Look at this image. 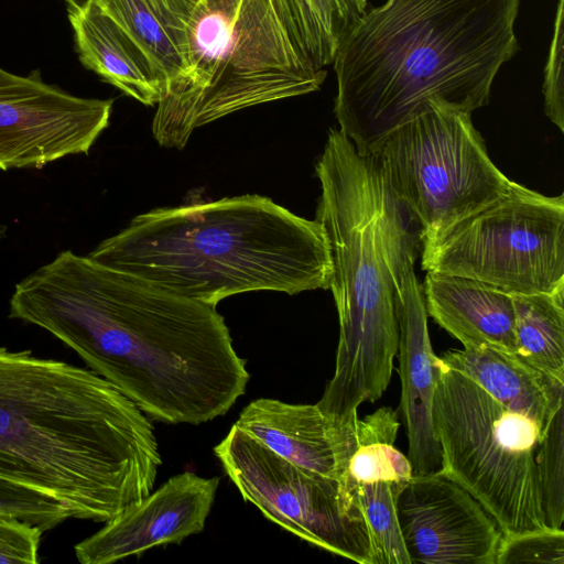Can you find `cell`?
Here are the masks:
<instances>
[{
    "mask_svg": "<svg viewBox=\"0 0 564 564\" xmlns=\"http://www.w3.org/2000/svg\"><path fill=\"white\" fill-rule=\"evenodd\" d=\"M9 316L55 336L159 422L225 415L250 379L216 306L70 250L15 284Z\"/></svg>",
    "mask_w": 564,
    "mask_h": 564,
    "instance_id": "obj_1",
    "label": "cell"
},
{
    "mask_svg": "<svg viewBox=\"0 0 564 564\" xmlns=\"http://www.w3.org/2000/svg\"><path fill=\"white\" fill-rule=\"evenodd\" d=\"M149 417L93 370L0 347V477L107 522L152 492Z\"/></svg>",
    "mask_w": 564,
    "mask_h": 564,
    "instance_id": "obj_2",
    "label": "cell"
},
{
    "mask_svg": "<svg viewBox=\"0 0 564 564\" xmlns=\"http://www.w3.org/2000/svg\"><path fill=\"white\" fill-rule=\"evenodd\" d=\"M520 0H387L365 11L333 59L334 113L361 154L431 105L471 113L489 102L519 50Z\"/></svg>",
    "mask_w": 564,
    "mask_h": 564,
    "instance_id": "obj_3",
    "label": "cell"
},
{
    "mask_svg": "<svg viewBox=\"0 0 564 564\" xmlns=\"http://www.w3.org/2000/svg\"><path fill=\"white\" fill-rule=\"evenodd\" d=\"M87 257L212 306L246 292L327 290L333 278L322 225L258 194L139 214Z\"/></svg>",
    "mask_w": 564,
    "mask_h": 564,
    "instance_id": "obj_4",
    "label": "cell"
},
{
    "mask_svg": "<svg viewBox=\"0 0 564 564\" xmlns=\"http://www.w3.org/2000/svg\"><path fill=\"white\" fill-rule=\"evenodd\" d=\"M315 173L321 185L315 219L328 240L339 340L335 373L316 403L337 426L388 388L399 349L394 285L387 259L382 209L387 178L373 154L359 153L330 128Z\"/></svg>",
    "mask_w": 564,
    "mask_h": 564,
    "instance_id": "obj_5",
    "label": "cell"
},
{
    "mask_svg": "<svg viewBox=\"0 0 564 564\" xmlns=\"http://www.w3.org/2000/svg\"><path fill=\"white\" fill-rule=\"evenodd\" d=\"M325 77L299 54L271 0H200L186 70L156 105L152 134L161 147L181 150L195 129L316 91Z\"/></svg>",
    "mask_w": 564,
    "mask_h": 564,
    "instance_id": "obj_6",
    "label": "cell"
},
{
    "mask_svg": "<svg viewBox=\"0 0 564 564\" xmlns=\"http://www.w3.org/2000/svg\"><path fill=\"white\" fill-rule=\"evenodd\" d=\"M442 473L490 513L502 534L546 527L535 455L542 434L442 362L432 402Z\"/></svg>",
    "mask_w": 564,
    "mask_h": 564,
    "instance_id": "obj_7",
    "label": "cell"
},
{
    "mask_svg": "<svg viewBox=\"0 0 564 564\" xmlns=\"http://www.w3.org/2000/svg\"><path fill=\"white\" fill-rule=\"evenodd\" d=\"M421 268L508 294L550 292L564 283V195L513 181L501 196L421 239Z\"/></svg>",
    "mask_w": 564,
    "mask_h": 564,
    "instance_id": "obj_8",
    "label": "cell"
},
{
    "mask_svg": "<svg viewBox=\"0 0 564 564\" xmlns=\"http://www.w3.org/2000/svg\"><path fill=\"white\" fill-rule=\"evenodd\" d=\"M471 113L431 105L388 133L370 154L420 229V241L505 194Z\"/></svg>",
    "mask_w": 564,
    "mask_h": 564,
    "instance_id": "obj_9",
    "label": "cell"
},
{
    "mask_svg": "<svg viewBox=\"0 0 564 564\" xmlns=\"http://www.w3.org/2000/svg\"><path fill=\"white\" fill-rule=\"evenodd\" d=\"M214 452L242 498L265 518L317 547L370 564L364 517L346 508L336 479L286 462L236 424Z\"/></svg>",
    "mask_w": 564,
    "mask_h": 564,
    "instance_id": "obj_10",
    "label": "cell"
},
{
    "mask_svg": "<svg viewBox=\"0 0 564 564\" xmlns=\"http://www.w3.org/2000/svg\"><path fill=\"white\" fill-rule=\"evenodd\" d=\"M382 227L399 326L400 412L409 441L406 457L412 476H426L443 467L432 416L442 360L431 345L423 290L414 272L421 250L420 232L394 202H388L383 207Z\"/></svg>",
    "mask_w": 564,
    "mask_h": 564,
    "instance_id": "obj_11",
    "label": "cell"
},
{
    "mask_svg": "<svg viewBox=\"0 0 564 564\" xmlns=\"http://www.w3.org/2000/svg\"><path fill=\"white\" fill-rule=\"evenodd\" d=\"M112 99L84 98L0 67V170L42 169L88 154L109 126Z\"/></svg>",
    "mask_w": 564,
    "mask_h": 564,
    "instance_id": "obj_12",
    "label": "cell"
},
{
    "mask_svg": "<svg viewBox=\"0 0 564 564\" xmlns=\"http://www.w3.org/2000/svg\"><path fill=\"white\" fill-rule=\"evenodd\" d=\"M394 507L411 564H496L499 524L441 470L397 486Z\"/></svg>",
    "mask_w": 564,
    "mask_h": 564,
    "instance_id": "obj_13",
    "label": "cell"
},
{
    "mask_svg": "<svg viewBox=\"0 0 564 564\" xmlns=\"http://www.w3.org/2000/svg\"><path fill=\"white\" fill-rule=\"evenodd\" d=\"M218 486V477L191 471L171 477L76 544L77 560L82 564H110L155 546L180 544L204 530Z\"/></svg>",
    "mask_w": 564,
    "mask_h": 564,
    "instance_id": "obj_14",
    "label": "cell"
},
{
    "mask_svg": "<svg viewBox=\"0 0 564 564\" xmlns=\"http://www.w3.org/2000/svg\"><path fill=\"white\" fill-rule=\"evenodd\" d=\"M235 424L286 462L336 480L339 454L351 429V424H332L316 404L269 398L251 401Z\"/></svg>",
    "mask_w": 564,
    "mask_h": 564,
    "instance_id": "obj_15",
    "label": "cell"
},
{
    "mask_svg": "<svg viewBox=\"0 0 564 564\" xmlns=\"http://www.w3.org/2000/svg\"><path fill=\"white\" fill-rule=\"evenodd\" d=\"M82 64L145 106L158 105L164 79L140 44L96 0L68 9Z\"/></svg>",
    "mask_w": 564,
    "mask_h": 564,
    "instance_id": "obj_16",
    "label": "cell"
},
{
    "mask_svg": "<svg viewBox=\"0 0 564 564\" xmlns=\"http://www.w3.org/2000/svg\"><path fill=\"white\" fill-rule=\"evenodd\" d=\"M422 290L427 315L464 347L490 346L516 354L511 294L437 272H426Z\"/></svg>",
    "mask_w": 564,
    "mask_h": 564,
    "instance_id": "obj_17",
    "label": "cell"
},
{
    "mask_svg": "<svg viewBox=\"0 0 564 564\" xmlns=\"http://www.w3.org/2000/svg\"><path fill=\"white\" fill-rule=\"evenodd\" d=\"M441 360L471 379L506 409L530 419L542 435L564 404V381L514 354L490 346H468L446 351Z\"/></svg>",
    "mask_w": 564,
    "mask_h": 564,
    "instance_id": "obj_18",
    "label": "cell"
},
{
    "mask_svg": "<svg viewBox=\"0 0 564 564\" xmlns=\"http://www.w3.org/2000/svg\"><path fill=\"white\" fill-rule=\"evenodd\" d=\"M96 1L149 55L164 79V93L183 76L189 24L200 0Z\"/></svg>",
    "mask_w": 564,
    "mask_h": 564,
    "instance_id": "obj_19",
    "label": "cell"
},
{
    "mask_svg": "<svg viewBox=\"0 0 564 564\" xmlns=\"http://www.w3.org/2000/svg\"><path fill=\"white\" fill-rule=\"evenodd\" d=\"M399 427V414L390 406L357 420L351 451L337 480L340 497L349 511L352 510L347 507L346 496L356 486L375 481L399 485L412 477L410 460L394 447Z\"/></svg>",
    "mask_w": 564,
    "mask_h": 564,
    "instance_id": "obj_20",
    "label": "cell"
},
{
    "mask_svg": "<svg viewBox=\"0 0 564 564\" xmlns=\"http://www.w3.org/2000/svg\"><path fill=\"white\" fill-rule=\"evenodd\" d=\"M516 356L564 381V283L550 292L513 294Z\"/></svg>",
    "mask_w": 564,
    "mask_h": 564,
    "instance_id": "obj_21",
    "label": "cell"
},
{
    "mask_svg": "<svg viewBox=\"0 0 564 564\" xmlns=\"http://www.w3.org/2000/svg\"><path fill=\"white\" fill-rule=\"evenodd\" d=\"M399 485L365 482L346 496L347 507L360 511L364 517L370 542V564H411L394 507V492Z\"/></svg>",
    "mask_w": 564,
    "mask_h": 564,
    "instance_id": "obj_22",
    "label": "cell"
},
{
    "mask_svg": "<svg viewBox=\"0 0 564 564\" xmlns=\"http://www.w3.org/2000/svg\"><path fill=\"white\" fill-rule=\"evenodd\" d=\"M563 405L550 421L535 455L545 523L547 527L556 529H561L564 521Z\"/></svg>",
    "mask_w": 564,
    "mask_h": 564,
    "instance_id": "obj_23",
    "label": "cell"
},
{
    "mask_svg": "<svg viewBox=\"0 0 564 564\" xmlns=\"http://www.w3.org/2000/svg\"><path fill=\"white\" fill-rule=\"evenodd\" d=\"M286 33L303 59L317 70L333 63L335 46L310 0H271Z\"/></svg>",
    "mask_w": 564,
    "mask_h": 564,
    "instance_id": "obj_24",
    "label": "cell"
},
{
    "mask_svg": "<svg viewBox=\"0 0 564 564\" xmlns=\"http://www.w3.org/2000/svg\"><path fill=\"white\" fill-rule=\"evenodd\" d=\"M0 517L28 522L44 532L72 518V513L56 498L0 477Z\"/></svg>",
    "mask_w": 564,
    "mask_h": 564,
    "instance_id": "obj_25",
    "label": "cell"
},
{
    "mask_svg": "<svg viewBox=\"0 0 564 564\" xmlns=\"http://www.w3.org/2000/svg\"><path fill=\"white\" fill-rule=\"evenodd\" d=\"M544 563L564 564L563 529L544 527L502 535L496 564Z\"/></svg>",
    "mask_w": 564,
    "mask_h": 564,
    "instance_id": "obj_26",
    "label": "cell"
},
{
    "mask_svg": "<svg viewBox=\"0 0 564 564\" xmlns=\"http://www.w3.org/2000/svg\"><path fill=\"white\" fill-rule=\"evenodd\" d=\"M564 0H558L554 33L544 70V112L564 132Z\"/></svg>",
    "mask_w": 564,
    "mask_h": 564,
    "instance_id": "obj_27",
    "label": "cell"
},
{
    "mask_svg": "<svg viewBox=\"0 0 564 564\" xmlns=\"http://www.w3.org/2000/svg\"><path fill=\"white\" fill-rule=\"evenodd\" d=\"M42 533L28 522L0 517V564H36Z\"/></svg>",
    "mask_w": 564,
    "mask_h": 564,
    "instance_id": "obj_28",
    "label": "cell"
},
{
    "mask_svg": "<svg viewBox=\"0 0 564 564\" xmlns=\"http://www.w3.org/2000/svg\"><path fill=\"white\" fill-rule=\"evenodd\" d=\"M64 1L67 3L68 9H76V8L83 7L84 4H86L87 2L93 1V0H64Z\"/></svg>",
    "mask_w": 564,
    "mask_h": 564,
    "instance_id": "obj_29",
    "label": "cell"
},
{
    "mask_svg": "<svg viewBox=\"0 0 564 564\" xmlns=\"http://www.w3.org/2000/svg\"><path fill=\"white\" fill-rule=\"evenodd\" d=\"M6 231H7V228L4 226L0 225V239L4 236Z\"/></svg>",
    "mask_w": 564,
    "mask_h": 564,
    "instance_id": "obj_30",
    "label": "cell"
},
{
    "mask_svg": "<svg viewBox=\"0 0 564 564\" xmlns=\"http://www.w3.org/2000/svg\"><path fill=\"white\" fill-rule=\"evenodd\" d=\"M366 1H368V0H366Z\"/></svg>",
    "mask_w": 564,
    "mask_h": 564,
    "instance_id": "obj_31",
    "label": "cell"
}]
</instances>
